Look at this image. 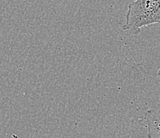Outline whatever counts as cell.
I'll return each instance as SVG.
<instances>
[{
    "label": "cell",
    "mask_w": 160,
    "mask_h": 138,
    "mask_svg": "<svg viewBox=\"0 0 160 138\" xmlns=\"http://www.w3.org/2000/svg\"><path fill=\"white\" fill-rule=\"evenodd\" d=\"M158 76H160V68H159V70L158 71Z\"/></svg>",
    "instance_id": "3"
},
{
    "label": "cell",
    "mask_w": 160,
    "mask_h": 138,
    "mask_svg": "<svg viewBox=\"0 0 160 138\" xmlns=\"http://www.w3.org/2000/svg\"><path fill=\"white\" fill-rule=\"evenodd\" d=\"M148 138H160V110H148L145 114Z\"/></svg>",
    "instance_id": "2"
},
{
    "label": "cell",
    "mask_w": 160,
    "mask_h": 138,
    "mask_svg": "<svg viewBox=\"0 0 160 138\" xmlns=\"http://www.w3.org/2000/svg\"><path fill=\"white\" fill-rule=\"evenodd\" d=\"M123 30L139 35L142 27L160 24V0H135L128 7Z\"/></svg>",
    "instance_id": "1"
},
{
    "label": "cell",
    "mask_w": 160,
    "mask_h": 138,
    "mask_svg": "<svg viewBox=\"0 0 160 138\" xmlns=\"http://www.w3.org/2000/svg\"><path fill=\"white\" fill-rule=\"evenodd\" d=\"M159 28H160V26H159Z\"/></svg>",
    "instance_id": "4"
}]
</instances>
